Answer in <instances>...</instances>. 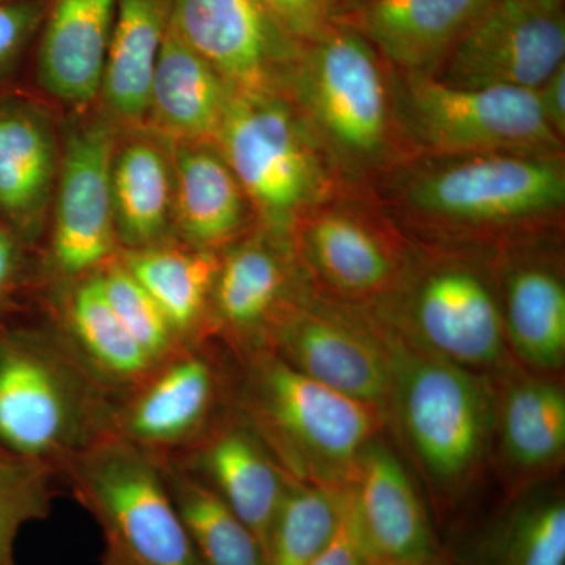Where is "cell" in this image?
<instances>
[{"label":"cell","mask_w":565,"mask_h":565,"mask_svg":"<svg viewBox=\"0 0 565 565\" xmlns=\"http://www.w3.org/2000/svg\"><path fill=\"white\" fill-rule=\"evenodd\" d=\"M373 195L411 239L493 250L565 230V154H415Z\"/></svg>","instance_id":"6da1fadb"},{"label":"cell","mask_w":565,"mask_h":565,"mask_svg":"<svg viewBox=\"0 0 565 565\" xmlns=\"http://www.w3.org/2000/svg\"><path fill=\"white\" fill-rule=\"evenodd\" d=\"M286 95L344 191L373 195L415 156L397 111L394 70L348 25L334 24L303 46Z\"/></svg>","instance_id":"7a4b0ae2"},{"label":"cell","mask_w":565,"mask_h":565,"mask_svg":"<svg viewBox=\"0 0 565 565\" xmlns=\"http://www.w3.org/2000/svg\"><path fill=\"white\" fill-rule=\"evenodd\" d=\"M388 332L393 352L388 423L396 427L434 500L444 508L459 504L493 460V374L467 370Z\"/></svg>","instance_id":"3957f363"},{"label":"cell","mask_w":565,"mask_h":565,"mask_svg":"<svg viewBox=\"0 0 565 565\" xmlns=\"http://www.w3.org/2000/svg\"><path fill=\"white\" fill-rule=\"evenodd\" d=\"M371 313L404 343L467 370L494 374L516 363L492 250L414 241L403 277Z\"/></svg>","instance_id":"277c9868"},{"label":"cell","mask_w":565,"mask_h":565,"mask_svg":"<svg viewBox=\"0 0 565 565\" xmlns=\"http://www.w3.org/2000/svg\"><path fill=\"white\" fill-rule=\"evenodd\" d=\"M245 388L248 424L300 481L348 487L364 446L388 424L384 408L308 377L273 351L252 356Z\"/></svg>","instance_id":"5b68a950"},{"label":"cell","mask_w":565,"mask_h":565,"mask_svg":"<svg viewBox=\"0 0 565 565\" xmlns=\"http://www.w3.org/2000/svg\"><path fill=\"white\" fill-rule=\"evenodd\" d=\"M215 145L269 232L291 236L305 212L341 191L286 93L233 92Z\"/></svg>","instance_id":"8992f818"},{"label":"cell","mask_w":565,"mask_h":565,"mask_svg":"<svg viewBox=\"0 0 565 565\" xmlns=\"http://www.w3.org/2000/svg\"><path fill=\"white\" fill-rule=\"evenodd\" d=\"M82 504L131 565H202L182 523L161 465L122 435L95 438L70 456Z\"/></svg>","instance_id":"52a82bcc"},{"label":"cell","mask_w":565,"mask_h":565,"mask_svg":"<svg viewBox=\"0 0 565 565\" xmlns=\"http://www.w3.org/2000/svg\"><path fill=\"white\" fill-rule=\"evenodd\" d=\"M291 243L311 291L366 311L392 294L414 247L374 195L344 189L305 212Z\"/></svg>","instance_id":"ba28073f"},{"label":"cell","mask_w":565,"mask_h":565,"mask_svg":"<svg viewBox=\"0 0 565 565\" xmlns=\"http://www.w3.org/2000/svg\"><path fill=\"white\" fill-rule=\"evenodd\" d=\"M397 111L415 154H565L535 90L455 87L394 71Z\"/></svg>","instance_id":"9c48e42d"},{"label":"cell","mask_w":565,"mask_h":565,"mask_svg":"<svg viewBox=\"0 0 565 565\" xmlns=\"http://www.w3.org/2000/svg\"><path fill=\"white\" fill-rule=\"evenodd\" d=\"M263 340L308 377L385 412L388 408L392 340L371 311L326 299L305 282Z\"/></svg>","instance_id":"30bf717a"},{"label":"cell","mask_w":565,"mask_h":565,"mask_svg":"<svg viewBox=\"0 0 565 565\" xmlns=\"http://www.w3.org/2000/svg\"><path fill=\"white\" fill-rule=\"evenodd\" d=\"M85 393L50 349L29 334L0 337V449L46 463L88 444Z\"/></svg>","instance_id":"8fae6325"},{"label":"cell","mask_w":565,"mask_h":565,"mask_svg":"<svg viewBox=\"0 0 565 565\" xmlns=\"http://www.w3.org/2000/svg\"><path fill=\"white\" fill-rule=\"evenodd\" d=\"M564 63V0H492L435 79L455 87L535 90Z\"/></svg>","instance_id":"7c38bea8"},{"label":"cell","mask_w":565,"mask_h":565,"mask_svg":"<svg viewBox=\"0 0 565 565\" xmlns=\"http://www.w3.org/2000/svg\"><path fill=\"white\" fill-rule=\"evenodd\" d=\"M172 25L233 92L286 93L303 50L264 0H173Z\"/></svg>","instance_id":"4fadbf2b"},{"label":"cell","mask_w":565,"mask_h":565,"mask_svg":"<svg viewBox=\"0 0 565 565\" xmlns=\"http://www.w3.org/2000/svg\"><path fill=\"white\" fill-rule=\"evenodd\" d=\"M565 230L493 248L505 340L512 359L537 374L565 363Z\"/></svg>","instance_id":"5bb4252c"},{"label":"cell","mask_w":565,"mask_h":565,"mask_svg":"<svg viewBox=\"0 0 565 565\" xmlns=\"http://www.w3.org/2000/svg\"><path fill=\"white\" fill-rule=\"evenodd\" d=\"M115 147L114 126L104 118L76 122L63 140L52 226V255L63 274L95 269L117 241L110 192Z\"/></svg>","instance_id":"9a60e30c"},{"label":"cell","mask_w":565,"mask_h":565,"mask_svg":"<svg viewBox=\"0 0 565 565\" xmlns=\"http://www.w3.org/2000/svg\"><path fill=\"white\" fill-rule=\"evenodd\" d=\"M497 424L493 462L509 493L552 481L565 459L564 386L512 363L494 373Z\"/></svg>","instance_id":"2e32d148"},{"label":"cell","mask_w":565,"mask_h":565,"mask_svg":"<svg viewBox=\"0 0 565 565\" xmlns=\"http://www.w3.org/2000/svg\"><path fill=\"white\" fill-rule=\"evenodd\" d=\"M492 0H345L338 24L363 36L396 73L437 76Z\"/></svg>","instance_id":"e0dca14e"},{"label":"cell","mask_w":565,"mask_h":565,"mask_svg":"<svg viewBox=\"0 0 565 565\" xmlns=\"http://www.w3.org/2000/svg\"><path fill=\"white\" fill-rule=\"evenodd\" d=\"M349 487L375 565L416 563L438 555L422 494L382 435L364 446Z\"/></svg>","instance_id":"ac0fdd59"},{"label":"cell","mask_w":565,"mask_h":565,"mask_svg":"<svg viewBox=\"0 0 565 565\" xmlns=\"http://www.w3.org/2000/svg\"><path fill=\"white\" fill-rule=\"evenodd\" d=\"M303 285L291 236L256 225L222 252L211 303L230 332L264 338Z\"/></svg>","instance_id":"d6986e66"},{"label":"cell","mask_w":565,"mask_h":565,"mask_svg":"<svg viewBox=\"0 0 565 565\" xmlns=\"http://www.w3.org/2000/svg\"><path fill=\"white\" fill-rule=\"evenodd\" d=\"M117 0H50L40 28L36 77L66 106L102 95Z\"/></svg>","instance_id":"ffe728a7"},{"label":"cell","mask_w":565,"mask_h":565,"mask_svg":"<svg viewBox=\"0 0 565 565\" xmlns=\"http://www.w3.org/2000/svg\"><path fill=\"white\" fill-rule=\"evenodd\" d=\"M172 166L173 218L189 247L223 252L258 225L215 141L173 143Z\"/></svg>","instance_id":"44dd1931"},{"label":"cell","mask_w":565,"mask_h":565,"mask_svg":"<svg viewBox=\"0 0 565 565\" xmlns=\"http://www.w3.org/2000/svg\"><path fill=\"white\" fill-rule=\"evenodd\" d=\"M61 166L50 115L24 102L0 104V212L25 237L43 226Z\"/></svg>","instance_id":"7402d4cb"},{"label":"cell","mask_w":565,"mask_h":565,"mask_svg":"<svg viewBox=\"0 0 565 565\" xmlns=\"http://www.w3.org/2000/svg\"><path fill=\"white\" fill-rule=\"evenodd\" d=\"M457 565H565V497L555 481L508 501L456 545Z\"/></svg>","instance_id":"603a6c76"},{"label":"cell","mask_w":565,"mask_h":565,"mask_svg":"<svg viewBox=\"0 0 565 565\" xmlns=\"http://www.w3.org/2000/svg\"><path fill=\"white\" fill-rule=\"evenodd\" d=\"M202 478L255 534L266 556L267 539L289 475L247 423H226L199 452Z\"/></svg>","instance_id":"cb8c5ba5"},{"label":"cell","mask_w":565,"mask_h":565,"mask_svg":"<svg viewBox=\"0 0 565 565\" xmlns=\"http://www.w3.org/2000/svg\"><path fill=\"white\" fill-rule=\"evenodd\" d=\"M233 90L172 24L152 76L147 121L172 143L215 141Z\"/></svg>","instance_id":"d4e9b609"},{"label":"cell","mask_w":565,"mask_h":565,"mask_svg":"<svg viewBox=\"0 0 565 565\" xmlns=\"http://www.w3.org/2000/svg\"><path fill=\"white\" fill-rule=\"evenodd\" d=\"M173 0H117L102 98L115 120L147 121L152 76L172 24Z\"/></svg>","instance_id":"484cf974"},{"label":"cell","mask_w":565,"mask_h":565,"mask_svg":"<svg viewBox=\"0 0 565 565\" xmlns=\"http://www.w3.org/2000/svg\"><path fill=\"white\" fill-rule=\"evenodd\" d=\"M110 192L117 241L129 250L161 243L174 223L172 158L161 145L140 136L115 147Z\"/></svg>","instance_id":"4316f807"},{"label":"cell","mask_w":565,"mask_h":565,"mask_svg":"<svg viewBox=\"0 0 565 565\" xmlns=\"http://www.w3.org/2000/svg\"><path fill=\"white\" fill-rule=\"evenodd\" d=\"M214 397L211 363L199 355L182 356L129 405L122 416V437L143 448L180 444L206 422Z\"/></svg>","instance_id":"83f0119b"},{"label":"cell","mask_w":565,"mask_h":565,"mask_svg":"<svg viewBox=\"0 0 565 565\" xmlns=\"http://www.w3.org/2000/svg\"><path fill=\"white\" fill-rule=\"evenodd\" d=\"M162 470L202 565H267L258 539L202 476L177 465Z\"/></svg>","instance_id":"f1b7e54d"},{"label":"cell","mask_w":565,"mask_h":565,"mask_svg":"<svg viewBox=\"0 0 565 565\" xmlns=\"http://www.w3.org/2000/svg\"><path fill=\"white\" fill-rule=\"evenodd\" d=\"M221 253L154 247L129 250L122 266L159 305L174 332L191 330L211 302Z\"/></svg>","instance_id":"f546056e"},{"label":"cell","mask_w":565,"mask_h":565,"mask_svg":"<svg viewBox=\"0 0 565 565\" xmlns=\"http://www.w3.org/2000/svg\"><path fill=\"white\" fill-rule=\"evenodd\" d=\"M343 489L289 476L267 539L266 564L311 565L330 544L340 525Z\"/></svg>","instance_id":"4dcf8cb0"},{"label":"cell","mask_w":565,"mask_h":565,"mask_svg":"<svg viewBox=\"0 0 565 565\" xmlns=\"http://www.w3.org/2000/svg\"><path fill=\"white\" fill-rule=\"evenodd\" d=\"M70 321L93 362L114 377H140L156 363L110 307L99 277L88 278L74 292Z\"/></svg>","instance_id":"1f68e13d"},{"label":"cell","mask_w":565,"mask_h":565,"mask_svg":"<svg viewBox=\"0 0 565 565\" xmlns=\"http://www.w3.org/2000/svg\"><path fill=\"white\" fill-rule=\"evenodd\" d=\"M51 511L46 463L0 451V565H17L18 535Z\"/></svg>","instance_id":"d6a6232c"},{"label":"cell","mask_w":565,"mask_h":565,"mask_svg":"<svg viewBox=\"0 0 565 565\" xmlns=\"http://www.w3.org/2000/svg\"><path fill=\"white\" fill-rule=\"evenodd\" d=\"M103 291L126 329L154 362L173 344L174 330L159 305L122 264L99 275Z\"/></svg>","instance_id":"836d02e7"},{"label":"cell","mask_w":565,"mask_h":565,"mask_svg":"<svg viewBox=\"0 0 565 565\" xmlns=\"http://www.w3.org/2000/svg\"><path fill=\"white\" fill-rule=\"evenodd\" d=\"M275 20L300 46L321 39L338 24L343 0H264Z\"/></svg>","instance_id":"e575fe53"},{"label":"cell","mask_w":565,"mask_h":565,"mask_svg":"<svg viewBox=\"0 0 565 565\" xmlns=\"http://www.w3.org/2000/svg\"><path fill=\"white\" fill-rule=\"evenodd\" d=\"M50 0L0 3V71L11 65L40 32Z\"/></svg>","instance_id":"d590c367"},{"label":"cell","mask_w":565,"mask_h":565,"mask_svg":"<svg viewBox=\"0 0 565 565\" xmlns=\"http://www.w3.org/2000/svg\"><path fill=\"white\" fill-rule=\"evenodd\" d=\"M311 565H375L360 525L351 487L341 498L340 525L330 544Z\"/></svg>","instance_id":"8d00e7d4"},{"label":"cell","mask_w":565,"mask_h":565,"mask_svg":"<svg viewBox=\"0 0 565 565\" xmlns=\"http://www.w3.org/2000/svg\"><path fill=\"white\" fill-rule=\"evenodd\" d=\"M535 93L545 121L559 139L565 140V63L535 88Z\"/></svg>","instance_id":"74e56055"},{"label":"cell","mask_w":565,"mask_h":565,"mask_svg":"<svg viewBox=\"0 0 565 565\" xmlns=\"http://www.w3.org/2000/svg\"><path fill=\"white\" fill-rule=\"evenodd\" d=\"M18 273V250L9 232L0 226V297L9 291Z\"/></svg>","instance_id":"f35d334b"},{"label":"cell","mask_w":565,"mask_h":565,"mask_svg":"<svg viewBox=\"0 0 565 565\" xmlns=\"http://www.w3.org/2000/svg\"><path fill=\"white\" fill-rule=\"evenodd\" d=\"M103 565H131L128 561L122 559L118 553H115L114 550L107 548L106 557H104Z\"/></svg>","instance_id":"ab89813d"},{"label":"cell","mask_w":565,"mask_h":565,"mask_svg":"<svg viewBox=\"0 0 565 565\" xmlns=\"http://www.w3.org/2000/svg\"><path fill=\"white\" fill-rule=\"evenodd\" d=\"M397 565H446V561L440 555L429 557V559L416 561V563L397 564Z\"/></svg>","instance_id":"60d3db41"},{"label":"cell","mask_w":565,"mask_h":565,"mask_svg":"<svg viewBox=\"0 0 565 565\" xmlns=\"http://www.w3.org/2000/svg\"><path fill=\"white\" fill-rule=\"evenodd\" d=\"M17 2V0H0V3Z\"/></svg>","instance_id":"b9f144b4"},{"label":"cell","mask_w":565,"mask_h":565,"mask_svg":"<svg viewBox=\"0 0 565 565\" xmlns=\"http://www.w3.org/2000/svg\"><path fill=\"white\" fill-rule=\"evenodd\" d=\"M344 3H345V0H343V7H344ZM341 10H343V9H341Z\"/></svg>","instance_id":"7bdbcfd3"}]
</instances>
